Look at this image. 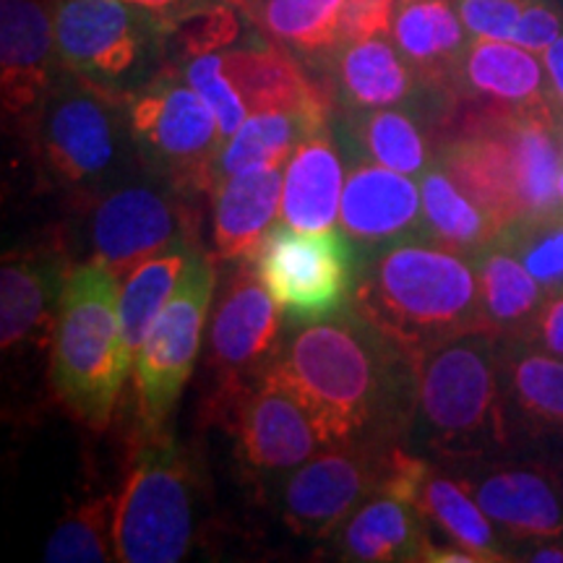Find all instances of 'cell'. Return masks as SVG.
<instances>
[{"label": "cell", "mask_w": 563, "mask_h": 563, "mask_svg": "<svg viewBox=\"0 0 563 563\" xmlns=\"http://www.w3.org/2000/svg\"><path fill=\"white\" fill-rule=\"evenodd\" d=\"M241 34V19L224 3L207 5L167 26V47L178 58L191 60L203 53H220Z\"/></svg>", "instance_id": "74e56055"}, {"label": "cell", "mask_w": 563, "mask_h": 563, "mask_svg": "<svg viewBox=\"0 0 563 563\" xmlns=\"http://www.w3.org/2000/svg\"><path fill=\"white\" fill-rule=\"evenodd\" d=\"M266 376L298 399L327 449L405 443L418 397V361L350 308L287 327Z\"/></svg>", "instance_id": "6da1fadb"}, {"label": "cell", "mask_w": 563, "mask_h": 563, "mask_svg": "<svg viewBox=\"0 0 563 563\" xmlns=\"http://www.w3.org/2000/svg\"><path fill=\"white\" fill-rule=\"evenodd\" d=\"M199 475L188 449L167 433L139 431L115 501V559L178 563L196 543Z\"/></svg>", "instance_id": "8992f818"}, {"label": "cell", "mask_w": 563, "mask_h": 563, "mask_svg": "<svg viewBox=\"0 0 563 563\" xmlns=\"http://www.w3.org/2000/svg\"><path fill=\"white\" fill-rule=\"evenodd\" d=\"M340 222L357 251L407 238H428L418 183L376 162H363L350 170L342 191Z\"/></svg>", "instance_id": "ac0fdd59"}, {"label": "cell", "mask_w": 563, "mask_h": 563, "mask_svg": "<svg viewBox=\"0 0 563 563\" xmlns=\"http://www.w3.org/2000/svg\"><path fill=\"white\" fill-rule=\"evenodd\" d=\"M141 167L194 201L214 194L224 136L214 112L188 81L165 74L125 100Z\"/></svg>", "instance_id": "9c48e42d"}, {"label": "cell", "mask_w": 563, "mask_h": 563, "mask_svg": "<svg viewBox=\"0 0 563 563\" xmlns=\"http://www.w3.org/2000/svg\"><path fill=\"white\" fill-rule=\"evenodd\" d=\"M282 165L253 167L217 183L211 194V258L220 264L245 262L256 243L274 228L282 207Z\"/></svg>", "instance_id": "ffe728a7"}, {"label": "cell", "mask_w": 563, "mask_h": 563, "mask_svg": "<svg viewBox=\"0 0 563 563\" xmlns=\"http://www.w3.org/2000/svg\"><path fill=\"white\" fill-rule=\"evenodd\" d=\"M397 446L323 449L282 483V522L298 538H334L352 511L384 490Z\"/></svg>", "instance_id": "5bb4252c"}, {"label": "cell", "mask_w": 563, "mask_h": 563, "mask_svg": "<svg viewBox=\"0 0 563 563\" xmlns=\"http://www.w3.org/2000/svg\"><path fill=\"white\" fill-rule=\"evenodd\" d=\"M40 180L84 203L144 173L123 97L60 68L30 133Z\"/></svg>", "instance_id": "277c9868"}, {"label": "cell", "mask_w": 563, "mask_h": 563, "mask_svg": "<svg viewBox=\"0 0 563 563\" xmlns=\"http://www.w3.org/2000/svg\"><path fill=\"white\" fill-rule=\"evenodd\" d=\"M418 506L428 527L439 530L454 548H462L477 561H506V543L462 477L441 475L431 462L428 473L415 490Z\"/></svg>", "instance_id": "d4e9b609"}, {"label": "cell", "mask_w": 563, "mask_h": 563, "mask_svg": "<svg viewBox=\"0 0 563 563\" xmlns=\"http://www.w3.org/2000/svg\"><path fill=\"white\" fill-rule=\"evenodd\" d=\"M350 311L415 361L454 336L488 329L473 258L428 238L357 251Z\"/></svg>", "instance_id": "7a4b0ae2"}, {"label": "cell", "mask_w": 563, "mask_h": 563, "mask_svg": "<svg viewBox=\"0 0 563 563\" xmlns=\"http://www.w3.org/2000/svg\"><path fill=\"white\" fill-rule=\"evenodd\" d=\"M238 3H243V0H238Z\"/></svg>", "instance_id": "c3c4849f"}, {"label": "cell", "mask_w": 563, "mask_h": 563, "mask_svg": "<svg viewBox=\"0 0 563 563\" xmlns=\"http://www.w3.org/2000/svg\"><path fill=\"white\" fill-rule=\"evenodd\" d=\"M525 5V0H460L456 11L475 40H511Z\"/></svg>", "instance_id": "ab89813d"}, {"label": "cell", "mask_w": 563, "mask_h": 563, "mask_svg": "<svg viewBox=\"0 0 563 563\" xmlns=\"http://www.w3.org/2000/svg\"><path fill=\"white\" fill-rule=\"evenodd\" d=\"M60 66L129 100L159 76L167 21L129 0H55Z\"/></svg>", "instance_id": "52a82bcc"}, {"label": "cell", "mask_w": 563, "mask_h": 563, "mask_svg": "<svg viewBox=\"0 0 563 563\" xmlns=\"http://www.w3.org/2000/svg\"><path fill=\"white\" fill-rule=\"evenodd\" d=\"M498 382L509 449L563 456V357L501 336Z\"/></svg>", "instance_id": "2e32d148"}, {"label": "cell", "mask_w": 563, "mask_h": 563, "mask_svg": "<svg viewBox=\"0 0 563 563\" xmlns=\"http://www.w3.org/2000/svg\"><path fill=\"white\" fill-rule=\"evenodd\" d=\"M522 262L548 295L563 290V203L540 217H522L493 238Z\"/></svg>", "instance_id": "8d00e7d4"}, {"label": "cell", "mask_w": 563, "mask_h": 563, "mask_svg": "<svg viewBox=\"0 0 563 563\" xmlns=\"http://www.w3.org/2000/svg\"><path fill=\"white\" fill-rule=\"evenodd\" d=\"M342 159L329 131L306 139L285 162L282 217L295 230L334 228L342 203Z\"/></svg>", "instance_id": "603a6c76"}, {"label": "cell", "mask_w": 563, "mask_h": 563, "mask_svg": "<svg viewBox=\"0 0 563 563\" xmlns=\"http://www.w3.org/2000/svg\"><path fill=\"white\" fill-rule=\"evenodd\" d=\"M336 70L344 97L361 110L391 108L405 102L412 91L410 68L384 37L347 42Z\"/></svg>", "instance_id": "1f68e13d"}, {"label": "cell", "mask_w": 563, "mask_h": 563, "mask_svg": "<svg viewBox=\"0 0 563 563\" xmlns=\"http://www.w3.org/2000/svg\"><path fill=\"white\" fill-rule=\"evenodd\" d=\"M60 68L47 0H0V95L19 131L30 133Z\"/></svg>", "instance_id": "e0dca14e"}, {"label": "cell", "mask_w": 563, "mask_h": 563, "mask_svg": "<svg viewBox=\"0 0 563 563\" xmlns=\"http://www.w3.org/2000/svg\"><path fill=\"white\" fill-rule=\"evenodd\" d=\"M224 74L235 84L249 112H321L329 115L327 100L295 60L279 47H241L222 53Z\"/></svg>", "instance_id": "cb8c5ba5"}, {"label": "cell", "mask_w": 563, "mask_h": 563, "mask_svg": "<svg viewBox=\"0 0 563 563\" xmlns=\"http://www.w3.org/2000/svg\"><path fill=\"white\" fill-rule=\"evenodd\" d=\"M79 207L89 251L84 264L108 266L118 279L162 253L201 245V203L146 173Z\"/></svg>", "instance_id": "ba28073f"}, {"label": "cell", "mask_w": 563, "mask_h": 563, "mask_svg": "<svg viewBox=\"0 0 563 563\" xmlns=\"http://www.w3.org/2000/svg\"><path fill=\"white\" fill-rule=\"evenodd\" d=\"M70 241L58 230L3 256L0 266V347L40 352L53 344L63 292L76 269Z\"/></svg>", "instance_id": "9a60e30c"}, {"label": "cell", "mask_w": 563, "mask_h": 563, "mask_svg": "<svg viewBox=\"0 0 563 563\" xmlns=\"http://www.w3.org/2000/svg\"><path fill=\"white\" fill-rule=\"evenodd\" d=\"M501 540L548 543L563 538V490L538 467H490L477 477L462 475Z\"/></svg>", "instance_id": "d6986e66"}, {"label": "cell", "mask_w": 563, "mask_h": 563, "mask_svg": "<svg viewBox=\"0 0 563 563\" xmlns=\"http://www.w3.org/2000/svg\"><path fill=\"white\" fill-rule=\"evenodd\" d=\"M394 42L415 66H435L456 58L464 47L460 11L446 0H410L391 26Z\"/></svg>", "instance_id": "e575fe53"}, {"label": "cell", "mask_w": 563, "mask_h": 563, "mask_svg": "<svg viewBox=\"0 0 563 563\" xmlns=\"http://www.w3.org/2000/svg\"><path fill=\"white\" fill-rule=\"evenodd\" d=\"M334 551L344 561H426L433 540L418 506L391 493H376L334 532Z\"/></svg>", "instance_id": "7402d4cb"}, {"label": "cell", "mask_w": 563, "mask_h": 563, "mask_svg": "<svg viewBox=\"0 0 563 563\" xmlns=\"http://www.w3.org/2000/svg\"><path fill=\"white\" fill-rule=\"evenodd\" d=\"M327 131L321 112H251L245 123L224 139L214 167L217 183L253 167L285 165L306 139Z\"/></svg>", "instance_id": "83f0119b"}, {"label": "cell", "mask_w": 563, "mask_h": 563, "mask_svg": "<svg viewBox=\"0 0 563 563\" xmlns=\"http://www.w3.org/2000/svg\"><path fill=\"white\" fill-rule=\"evenodd\" d=\"M522 340L534 344V347L551 352L555 357H563V290L548 295L532 329Z\"/></svg>", "instance_id": "7bdbcfd3"}, {"label": "cell", "mask_w": 563, "mask_h": 563, "mask_svg": "<svg viewBox=\"0 0 563 563\" xmlns=\"http://www.w3.org/2000/svg\"><path fill=\"white\" fill-rule=\"evenodd\" d=\"M498 342L477 329L418 357V397L405 446L433 464H473L509 449Z\"/></svg>", "instance_id": "3957f363"}, {"label": "cell", "mask_w": 563, "mask_h": 563, "mask_svg": "<svg viewBox=\"0 0 563 563\" xmlns=\"http://www.w3.org/2000/svg\"><path fill=\"white\" fill-rule=\"evenodd\" d=\"M115 501L118 496H91L66 514L45 545L51 563H104L115 559Z\"/></svg>", "instance_id": "d590c367"}, {"label": "cell", "mask_w": 563, "mask_h": 563, "mask_svg": "<svg viewBox=\"0 0 563 563\" xmlns=\"http://www.w3.org/2000/svg\"><path fill=\"white\" fill-rule=\"evenodd\" d=\"M514 159V178L522 217H540L561 207L559 178L563 150L543 115H511L498 125Z\"/></svg>", "instance_id": "4316f807"}, {"label": "cell", "mask_w": 563, "mask_h": 563, "mask_svg": "<svg viewBox=\"0 0 563 563\" xmlns=\"http://www.w3.org/2000/svg\"><path fill=\"white\" fill-rule=\"evenodd\" d=\"M420 199L426 232L433 243L452 249L473 258L483 245L498 235L485 211L473 199L462 194V188L449 178L439 162H431L420 175Z\"/></svg>", "instance_id": "f1b7e54d"}, {"label": "cell", "mask_w": 563, "mask_h": 563, "mask_svg": "<svg viewBox=\"0 0 563 563\" xmlns=\"http://www.w3.org/2000/svg\"><path fill=\"white\" fill-rule=\"evenodd\" d=\"M258 24L282 45L321 53L340 45L344 0H243Z\"/></svg>", "instance_id": "d6a6232c"}, {"label": "cell", "mask_w": 563, "mask_h": 563, "mask_svg": "<svg viewBox=\"0 0 563 563\" xmlns=\"http://www.w3.org/2000/svg\"><path fill=\"white\" fill-rule=\"evenodd\" d=\"M527 561H534V563H563V548L561 545H534L530 555H527Z\"/></svg>", "instance_id": "bcb514c9"}, {"label": "cell", "mask_w": 563, "mask_h": 563, "mask_svg": "<svg viewBox=\"0 0 563 563\" xmlns=\"http://www.w3.org/2000/svg\"><path fill=\"white\" fill-rule=\"evenodd\" d=\"M394 3L397 0H344L340 42H361L389 34L397 19Z\"/></svg>", "instance_id": "60d3db41"}, {"label": "cell", "mask_w": 563, "mask_h": 563, "mask_svg": "<svg viewBox=\"0 0 563 563\" xmlns=\"http://www.w3.org/2000/svg\"><path fill=\"white\" fill-rule=\"evenodd\" d=\"M285 334V313L249 258L232 264L209 321L201 412L262 378Z\"/></svg>", "instance_id": "7c38bea8"}, {"label": "cell", "mask_w": 563, "mask_h": 563, "mask_svg": "<svg viewBox=\"0 0 563 563\" xmlns=\"http://www.w3.org/2000/svg\"><path fill=\"white\" fill-rule=\"evenodd\" d=\"M217 262L207 249L194 253L180 285L162 308L150 336L133 363V399L139 431L154 433L167 428L175 405L199 361L203 327L214 298Z\"/></svg>", "instance_id": "30bf717a"}, {"label": "cell", "mask_w": 563, "mask_h": 563, "mask_svg": "<svg viewBox=\"0 0 563 563\" xmlns=\"http://www.w3.org/2000/svg\"><path fill=\"white\" fill-rule=\"evenodd\" d=\"M133 373L121 332V279L102 264H79L66 282L51 344L58 399L84 426L104 431Z\"/></svg>", "instance_id": "5b68a950"}, {"label": "cell", "mask_w": 563, "mask_h": 563, "mask_svg": "<svg viewBox=\"0 0 563 563\" xmlns=\"http://www.w3.org/2000/svg\"><path fill=\"white\" fill-rule=\"evenodd\" d=\"M249 262L292 323L347 311L357 274V249L344 230H295L274 224Z\"/></svg>", "instance_id": "8fae6325"}, {"label": "cell", "mask_w": 563, "mask_h": 563, "mask_svg": "<svg viewBox=\"0 0 563 563\" xmlns=\"http://www.w3.org/2000/svg\"><path fill=\"white\" fill-rule=\"evenodd\" d=\"M129 3L154 11L157 16L167 21V26H170L173 21L188 16V13H194L199 9H207V5L222 3V0H129Z\"/></svg>", "instance_id": "ee69618b"}, {"label": "cell", "mask_w": 563, "mask_h": 563, "mask_svg": "<svg viewBox=\"0 0 563 563\" xmlns=\"http://www.w3.org/2000/svg\"><path fill=\"white\" fill-rule=\"evenodd\" d=\"M462 68L477 95L506 104H532L543 95L548 76L538 53L511 40H475Z\"/></svg>", "instance_id": "f546056e"}, {"label": "cell", "mask_w": 563, "mask_h": 563, "mask_svg": "<svg viewBox=\"0 0 563 563\" xmlns=\"http://www.w3.org/2000/svg\"><path fill=\"white\" fill-rule=\"evenodd\" d=\"M559 196H561V203H563V173H561V178H559Z\"/></svg>", "instance_id": "7dc6e473"}, {"label": "cell", "mask_w": 563, "mask_h": 563, "mask_svg": "<svg viewBox=\"0 0 563 563\" xmlns=\"http://www.w3.org/2000/svg\"><path fill=\"white\" fill-rule=\"evenodd\" d=\"M485 327L498 336H527L548 292L509 249L490 241L473 256Z\"/></svg>", "instance_id": "484cf974"}, {"label": "cell", "mask_w": 563, "mask_h": 563, "mask_svg": "<svg viewBox=\"0 0 563 563\" xmlns=\"http://www.w3.org/2000/svg\"><path fill=\"white\" fill-rule=\"evenodd\" d=\"M435 162L462 188V194L485 211L498 232L522 220L511 150L498 129L452 139L441 146Z\"/></svg>", "instance_id": "44dd1931"}, {"label": "cell", "mask_w": 563, "mask_h": 563, "mask_svg": "<svg viewBox=\"0 0 563 563\" xmlns=\"http://www.w3.org/2000/svg\"><path fill=\"white\" fill-rule=\"evenodd\" d=\"M199 249H203V245L162 253V256L133 266L121 279V332L125 355H129L131 363H136L141 344L146 342L154 321L159 319L162 308L173 298L183 272H186V266L191 264L194 253Z\"/></svg>", "instance_id": "4dcf8cb0"}, {"label": "cell", "mask_w": 563, "mask_h": 563, "mask_svg": "<svg viewBox=\"0 0 563 563\" xmlns=\"http://www.w3.org/2000/svg\"><path fill=\"white\" fill-rule=\"evenodd\" d=\"M563 34L561 16L545 3H527L522 16H519L517 30L511 34V42L532 53H545Z\"/></svg>", "instance_id": "b9f144b4"}, {"label": "cell", "mask_w": 563, "mask_h": 563, "mask_svg": "<svg viewBox=\"0 0 563 563\" xmlns=\"http://www.w3.org/2000/svg\"><path fill=\"white\" fill-rule=\"evenodd\" d=\"M183 79L199 91L201 100L209 104L211 112H214L224 139H230L232 133L245 123V118L251 115L243 97L238 95L235 84L230 81L228 74H224L222 51L196 55V58L188 60L186 70H183Z\"/></svg>", "instance_id": "f35d334b"}, {"label": "cell", "mask_w": 563, "mask_h": 563, "mask_svg": "<svg viewBox=\"0 0 563 563\" xmlns=\"http://www.w3.org/2000/svg\"><path fill=\"white\" fill-rule=\"evenodd\" d=\"M543 63L555 97L563 102V34L543 53Z\"/></svg>", "instance_id": "f6af8a7d"}, {"label": "cell", "mask_w": 563, "mask_h": 563, "mask_svg": "<svg viewBox=\"0 0 563 563\" xmlns=\"http://www.w3.org/2000/svg\"><path fill=\"white\" fill-rule=\"evenodd\" d=\"M357 154L368 157L376 165L405 175H420L431 167L426 136L410 115L399 110L378 108L373 112H361L350 131Z\"/></svg>", "instance_id": "836d02e7"}, {"label": "cell", "mask_w": 563, "mask_h": 563, "mask_svg": "<svg viewBox=\"0 0 563 563\" xmlns=\"http://www.w3.org/2000/svg\"><path fill=\"white\" fill-rule=\"evenodd\" d=\"M201 415L232 435L243 473L262 490L327 449L302 405L266 373Z\"/></svg>", "instance_id": "4fadbf2b"}]
</instances>
